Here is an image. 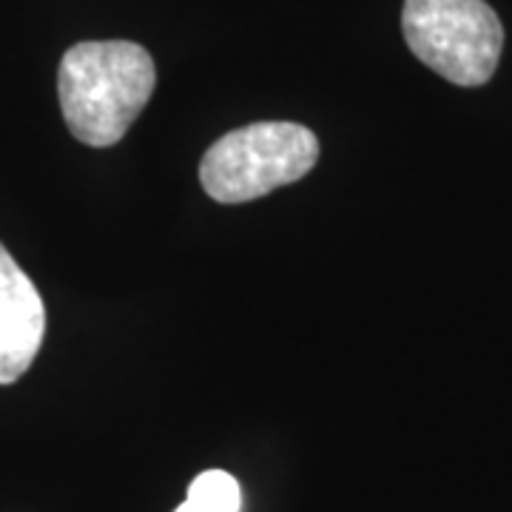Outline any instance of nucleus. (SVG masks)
<instances>
[{
	"label": "nucleus",
	"instance_id": "obj_1",
	"mask_svg": "<svg viewBox=\"0 0 512 512\" xmlns=\"http://www.w3.org/2000/svg\"><path fill=\"white\" fill-rule=\"evenodd\" d=\"M157 86L154 60L131 40H83L57 69L63 120L83 146L120 143Z\"/></svg>",
	"mask_w": 512,
	"mask_h": 512
},
{
	"label": "nucleus",
	"instance_id": "obj_2",
	"mask_svg": "<svg viewBox=\"0 0 512 512\" xmlns=\"http://www.w3.org/2000/svg\"><path fill=\"white\" fill-rule=\"evenodd\" d=\"M319 160V140L299 123L234 128L205 151L200 183L211 200L239 205L302 180Z\"/></svg>",
	"mask_w": 512,
	"mask_h": 512
},
{
	"label": "nucleus",
	"instance_id": "obj_3",
	"mask_svg": "<svg viewBox=\"0 0 512 512\" xmlns=\"http://www.w3.org/2000/svg\"><path fill=\"white\" fill-rule=\"evenodd\" d=\"M402 32L424 66L464 89L484 86L504 49V26L484 0H404Z\"/></svg>",
	"mask_w": 512,
	"mask_h": 512
},
{
	"label": "nucleus",
	"instance_id": "obj_4",
	"mask_svg": "<svg viewBox=\"0 0 512 512\" xmlns=\"http://www.w3.org/2000/svg\"><path fill=\"white\" fill-rule=\"evenodd\" d=\"M43 336V299L0 242V384H15L32 367Z\"/></svg>",
	"mask_w": 512,
	"mask_h": 512
},
{
	"label": "nucleus",
	"instance_id": "obj_5",
	"mask_svg": "<svg viewBox=\"0 0 512 512\" xmlns=\"http://www.w3.org/2000/svg\"><path fill=\"white\" fill-rule=\"evenodd\" d=\"M242 490L225 470H205L191 481L185 501L174 512H239Z\"/></svg>",
	"mask_w": 512,
	"mask_h": 512
}]
</instances>
